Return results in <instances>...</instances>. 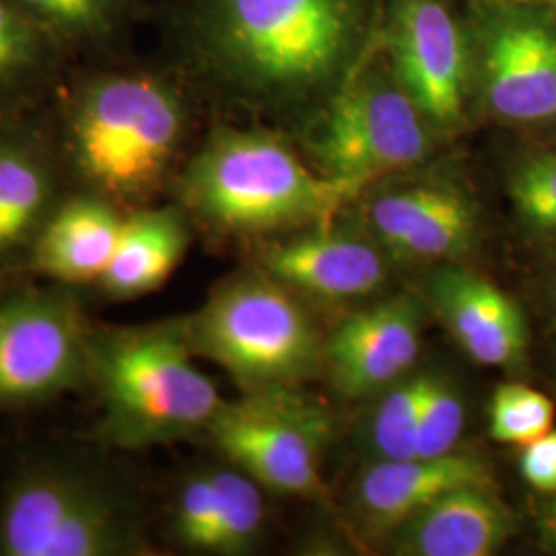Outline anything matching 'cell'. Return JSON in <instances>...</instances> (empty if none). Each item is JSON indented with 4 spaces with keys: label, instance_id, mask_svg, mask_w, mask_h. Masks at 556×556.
<instances>
[{
    "label": "cell",
    "instance_id": "6da1fadb",
    "mask_svg": "<svg viewBox=\"0 0 556 556\" xmlns=\"http://www.w3.org/2000/svg\"><path fill=\"white\" fill-rule=\"evenodd\" d=\"M87 367L100 418L83 439L101 452H142L204 435L225 402L197 367L184 318L139 326L93 321Z\"/></svg>",
    "mask_w": 556,
    "mask_h": 556
},
{
    "label": "cell",
    "instance_id": "7a4b0ae2",
    "mask_svg": "<svg viewBox=\"0 0 556 556\" xmlns=\"http://www.w3.org/2000/svg\"><path fill=\"white\" fill-rule=\"evenodd\" d=\"M184 130L186 112L169 85L140 73H105L66 101L56 153L75 190L135 211L160 190Z\"/></svg>",
    "mask_w": 556,
    "mask_h": 556
},
{
    "label": "cell",
    "instance_id": "3957f363",
    "mask_svg": "<svg viewBox=\"0 0 556 556\" xmlns=\"http://www.w3.org/2000/svg\"><path fill=\"white\" fill-rule=\"evenodd\" d=\"M83 450L31 456L0 489V556L147 555V523L128 480Z\"/></svg>",
    "mask_w": 556,
    "mask_h": 556
},
{
    "label": "cell",
    "instance_id": "277c9868",
    "mask_svg": "<svg viewBox=\"0 0 556 556\" xmlns=\"http://www.w3.org/2000/svg\"><path fill=\"white\" fill-rule=\"evenodd\" d=\"M361 34L357 0H200L194 38L220 79L285 96L330 79Z\"/></svg>",
    "mask_w": 556,
    "mask_h": 556
},
{
    "label": "cell",
    "instance_id": "5b68a950",
    "mask_svg": "<svg viewBox=\"0 0 556 556\" xmlns=\"http://www.w3.org/2000/svg\"><path fill=\"white\" fill-rule=\"evenodd\" d=\"M357 192L314 174L275 137L231 128L204 142L179 184L186 215L220 236L328 227Z\"/></svg>",
    "mask_w": 556,
    "mask_h": 556
},
{
    "label": "cell",
    "instance_id": "8992f818",
    "mask_svg": "<svg viewBox=\"0 0 556 556\" xmlns=\"http://www.w3.org/2000/svg\"><path fill=\"white\" fill-rule=\"evenodd\" d=\"M184 326L194 355L219 365L243 394L289 388L319 355L312 319L264 270L220 282Z\"/></svg>",
    "mask_w": 556,
    "mask_h": 556
},
{
    "label": "cell",
    "instance_id": "52a82bcc",
    "mask_svg": "<svg viewBox=\"0 0 556 556\" xmlns=\"http://www.w3.org/2000/svg\"><path fill=\"white\" fill-rule=\"evenodd\" d=\"M91 324L79 289L46 280L0 293V413L89 390Z\"/></svg>",
    "mask_w": 556,
    "mask_h": 556
},
{
    "label": "cell",
    "instance_id": "ba28073f",
    "mask_svg": "<svg viewBox=\"0 0 556 556\" xmlns=\"http://www.w3.org/2000/svg\"><path fill=\"white\" fill-rule=\"evenodd\" d=\"M326 431L318 408L280 388L225 400L204 438L262 489L314 495L321 486L319 450Z\"/></svg>",
    "mask_w": 556,
    "mask_h": 556
},
{
    "label": "cell",
    "instance_id": "9c48e42d",
    "mask_svg": "<svg viewBox=\"0 0 556 556\" xmlns=\"http://www.w3.org/2000/svg\"><path fill=\"white\" fill-rule=\"evenodd\" d=\"M425 118L396 73H363L332 103L316 140L321 174L363 188L427 155Z\"/></svg>",
    "mask_w": 556,
    "mask_h": 556
},
{
    "label": "cell",
    "instance_id": "30bf717a",
    "mask_svg": "<svg viewBox=\"0 0 556 556\" xmlns=\"http://www.w3.org/2000/svg\"><path fill=\"white\" fill-rule=\"evenodd\" d=\"M390 56L397 83L422 118L439 128L456 126L470 54L450 9L439 0H404L392 23Z\"/></svg>",
    "mask_w": 556,
    "mask_h": 556
},
{
    "label": "cell",
    "instance_id": "8fae6325",
    "mask_svg": "<svg viewBox=\"0 0 556 556\" xmlns=\"http://www.w3.org/2000/svg\"><path fill=\"white\" fill-rule=\"evenodd\" d=\"M264 521L262 486L227 462L225 468H202L179 482L167 534L197 555H245L258 544Z\"/></svg>",
    "mask_w": 556,
    "mask_h": 556
},
{
    "label": "cell",
    "instance_id": "7c38bea8",
    "mask_svg": "<svg viewBox=\"0 0 556 556\" xmlns=\"http://www.w3.org/2000/svg\"><path fill=\"white\" fill-rule=\"evenodd\" d=\"M56 147L0 114V278L27 268L31 248L62 190Z\"/></svg>",
    "mask_w": 556,
    "mask_h": 556
},
{
    "label": "cell",
    "instance_id": "4fadbf2b",
    "mask_svg": "<svg viewBox=\"0 0 556 556\" xmlns=\"http://www.w3.org/2000/svg\"><path fill=\"white\" fill-rule=\"evenodd\" d=\"M484 96L511 122L556 116V25L530 11L495 21L484 40Z\"/></svg>",
    "mask_w": 556,
    "mask_h": 556
},
{
    "label": "cell",
    "instance_id": "5bb4252c",
    "mask_svg": "<svg viewBox=\"0 0 556 556\" xmlns=\"http://www.w3.org/2000/svg\"><path fill=\"white\" fill-rule=\"evenodd\" d=\"M340 392L371 394L402 378L420 351V314L410 299H392L344 319L328 342Z\"/></svg>",
    "mask_w": 556,
    "mask_h": 556
},
{
    "label": "cell",
    "instance_id": "9a60e30c",
    "mask_svg": "<svg viewBox=\"0 0 556 556\" xmlns=\"http://www.w3.org/2000/svg\"><path fill=\"white\" fill-rule=\"evenodd\" d=\"M126 215L98 194L66 192L36 239L27 270L79 291L93 289L114 258Z\"/></svg>",
    "mask_w": 556,
    "mask_h": 556
},
{
    "label": "cell",
    "instance_id": "2e32d148",
    "mask_svg": "<svg viewBox=\"0 0 556 556\" xmlns=\"http://www.w3.org/2000/svg\"><path fill=\"white\" fill-rule=\"evenodd\" d=\"M369 223L400 258L447 260L464 254L477 236V208L447 184H420L374 200Z\"/></svg>",
    "mask_w": 556,
    "mask_h": 556
},
{
    "label": "cell",
    "instance_id": "e0dca14e",
    "mask_svg": "<svg viewBox=\"0 0 556 556\" xmlns=\"http://www.w3.org/2000/svg\"><path fill=\"white\" fill-rule=\"evenodd\" d=\"M429 295L459 349L478 365L511 367L521 361L526 319L497 285L466 270H445L429 282Z\"/></svg>",
    "mask_w": 556,
    "mask_h": 556
},
{
    "label": "cell",
    "instance_id": "ac0fdd59",
    "mask_svg": "<svg viewBox=\"0 0 556 556\" xmlns=\"http://www.w3.org/2000/svg\"><path fill=\"white\" fill-rule=\"evenodd\" d=\"M262 270L285 287L318 298L351 299L378 289L386 262L371 243L318 227L312 236L266 248Z\"/></svg>",
    "mask_w": 556,
    "mask_h": 556
},
{
    "label": "cell",
    "instance_id": "d6986e66",
    "mask_svg": "<svg viewBox=\"0 0 556 556\" xmlns=\"http://www.w3.org/2000/svg\"><path fill=\"white\" fill-rule=\"evenodd\" d=\"M396 530L397 555L489 556L511 536L514 521L491 484H470L439 497Z\"/></svg>",
    "mask_w": 556,
    "mask_h": 556
},
{
    "label": "cell",
    "instance_id": "ffe728a7",
    "mask_svg": "<svg viewBox=\"0 0 556 556\" xmlns=\"http://www.w3.org/2000/svg\"><path fill=\"white\" fill-rule=\"evenodd\" d=\"M470 484H491L486 464L470 454L379 459L358 480V503L378 526L397 528L439 497Z\"/></svg>",
    "mask_w": 556,
    "mask_h": 556
},
{
    "label": "cell",
    "instance_id": "44dd1931",
    "mask_svg": "<svg viewBox=\"0 0 556 556\" xmlns=\"http://www.w3.org/2000/svg\"><path fill=\"white\" fill-rule=\"evenodd\" d=\"M188 219L181 206L149 204L128 211L114 258L93 287L96 295L119 303L157 291L190 245Z\"/></svg>",
    "mask_w": 556,
    "mask_h": 556
},
{
    "label": "cell",
    "instance_id": "7402d4cb",
    "mask_svg": "<svg viewBox=\"0 0 556 556\" xmlns=\"http://www.w3.org/2000/svg\"><path fill=\"white\" fill-rule=\"evenodd\" d=\"M54 43L13 0H0V110L38 83Z\"/></svg>",
    "mask_w": 556,
    "mask_h": 556
},
{
    "label": "cell",
    "instance_id": "603a6c76",
    "mask_svg": "<svg viewBox=\"0 0 556 556\" xmlns=\"http://www.w3.org/2000/svg\"><path fill=\"white\" fill-rule=\"evenodd\" d=\"M54 41L89 43L118 29L126 0H13Z\"/></svg>",
    "mask_w": 556,
    "mask_h": 556
},
{
    "label": "cell",
    "instance_id": "cb8c5ba5",
    "mask_svg": "<svg viewBox=\"0 0 556 556\" xmlns=\"http://www.w3.org/2000/svg\"><path fill=\"white\" fill-rule=\"evenodd\" d=\"M555 404L528 386L509 383L495 392L489 410L491 438L501 443L526 447L553 431Z\"/></svg>",
    "mask_w": 556,
    "mask_h": 556
},
{
    "label": "cell",
    "instance_id": "d4e9b609",
    "mask_svg": "<svg viewBox=\"0 0 556 556\" xmlns=\"http://www.w3.org/2000/svg\"><path fill=\"white\" fill-rule=\"evenodd\" d=\"M427 378L418 376L397 386L379 404L371 435L381 459L417 457L418 420Z\"/></svg>",
    "mask_w": 556,
    "mask_h": 556
},
{
    "label": "cell",
    "instance_id": "484cf974",
    "mask_svg": "<svg viewBox=\"0 0 556 556\" xmlns=\"http://www.w3.org/2000/svg\"><path fill=\"white\" fill-rule=\"evenodd\" d=\"M464 420V404L456 390L447 381L429 376L418 420L417 457L454 454Z\"/></svg>",
    "mask_w": 556,
    "mask_h": 556
},
{
    "label": "cell",
    "instance_id": "4316f807",
    "mask_svg": "<svg viewBox=\"0 0 556 556\" xmlns=\"http://www.w3.org/2000/svg\"><path fill=\"white\" fill-rule=\"evenodd\" d=\"M509 190L521 219L544 233H556V153L519 165Z\"/></svg>",
    "mask_w": 556,
    "mask_h": 556
},
{
    "label": "cell",
    "instance_id": "83f0119b",
    "mask_svg": "<svg viewBox=\"0 0 556 556\" xmlns=\"http://www.w3.org/2000/svg\"><path fill=\"white\" fill-rule=\"evenodd\" d=\"M519 464L530 486L540 493H556V431L526 445Z\"/></svg>",
    "mask_w": 556,
    "mask_h": 556
},
{
    "label": "cell",
    "instance_id": "f1b7e54d",
    "mask_svg": "<svg viewBox=\"0 0 556 556\" xmlns=\"http://www.w3.org/2000/svg\"><path fill=\"white\" fill-rule=\"evenodd\" d=\"M544 536L548 540L551 548L556 551V498L551 503V507L544 516Z\"/></svg>",
    "mask_w": 556,
    "mask_h": 556
},
{
    "label": "cell",
    "instance_id": "f546056e",
    "mask_svg": "<svg viewBox=\"0 0 556 556\" xmlns=\"http://www.w3.org/2000/svg\"><path fill=\"white\" fill-rule=\"evenodd\" d=\"M555 118H556V116H555Z\"/></svg>",
    "mask_w": 556,
    "mask_h": 556
}]
</instances>
